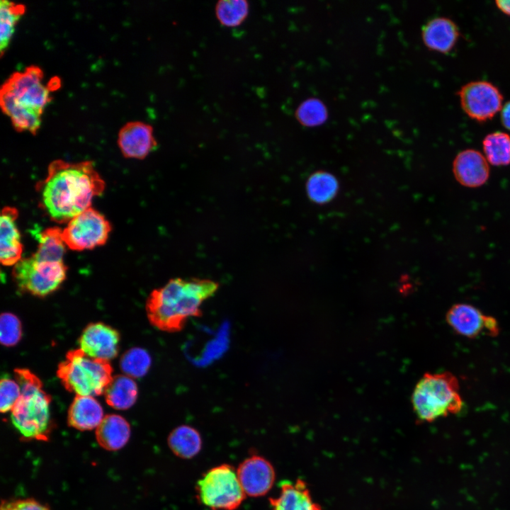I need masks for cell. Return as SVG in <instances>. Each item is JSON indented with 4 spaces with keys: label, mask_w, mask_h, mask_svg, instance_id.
I'll use <instances>...</instances> for the list:
<instances>
[{
    "label": "cell",
    "mask_w": 510,
    "mask_h": 510,
    "mask_svg": "<svg viewBox=\"0 0 510 510\" xmlns=\"http://www.w3.org/2000/svg\"><path fill=\"white\" fill-rule=\"evenodd\" d=\"M100 403L91 396L76 395L67 415L69 426L79 431H90L99 426L103 419Z\"/></svg>",
    "instance_id": "obj_19"
},
{
    "label": "cell",
    "mask_w": 510,
    "mask_h": 510,
    "mask_svg": "<svg viewBox=\"0 0 510 510\" xmlns=\"http://www.w3.org/2000/svg\"><path fill=\"white\" fill-rule=\"evenodd\" d=\"M1 510H50V509L34 499L26 498L3 500Z\"/></svg>",
    "instance_id": "obj_32"
},
{
    "label": "cell",
    "mask_w": 510,
    "mask_h": 510,
    "mask_svg": "<svg viewBox=\"0 0 510 510\" xmlns=\"http://www.w3.org/2000/svg\"><path fill=\"white\" fill-rule=\"evenodd\" d=\"M18 216L16 208L6 206L1 210L0 260L6 266H14L22 259L23 248L16 224Z\"/></svg>",
    "instance_id": "obj_17"
},
{
    "label": "cell",
    "mask_w": 510,
    "mask_h": 510,
    "mask_svg": "<svg viewBox=\"0 0 510 510\" xmlns=\"http://www.w3.org/2000/svg\"><path fill=\"white\" fill-rule=\"evenodd\" d=\"M167 443L178 458L191 459L200 451L203 440L199 431L190 425H179L169 434Z\"/></svg>",
    "instance_id": "obj_21"
},
{
    "label": "cell",
    "mask_w": 510,
    "mask_h": 510,
    "mask_svg": "<svg viewBox=\"0 0 510 510\" xmlns=\"http://www.w3.org/2000/svg\"><path fill=\"white\" fill-rule=\"evenodd\" d=\"M197 498L211 510H235L246 494L237 470L229 464H221L208 470L196 487Z\"/></svg>",
    "instance_id": "obj_7"
},
{
    "label": "cell",
    "mask_w": 510,
    "mask_h": 510,
    "mask_svg": "<svg viewBox=\"0 0 510 510\" xmlns=\"http://www.w3.org/2000/svg\"><path fill=\"white\" fill-rule=\"evenodd\" d=\"M412 404L418 419L432 422L463 407L457 378L449 372L425 373L416 384Z\"/></svg>",
    "instance_id": "obj_5"
},
{
    "label": "cell",
    "mask_w": 510,
    "mask_h": 510,
    "mask_svg": "<svg viewBox=\"0 0 510 510\" xmlns=\"http://www.w3.org/2000/svg\"><path fill=\"white\" fill-rule=\"evenodd\" d=\"M446 318L454 332L467 338H475L482 333L491 336L499 334L497 319L484 314L471 305L458 303L453 305L447 312Z\"/></svg>",
    "instance_id": "obj_11"
},
{
    "label": "cell",
    "mask_w": 510,
    "mask_h": 510,
    "mask_svg": "<svg viewBox=\"0 0 510 510\" xmlns=\"http://www.w3.org/2000/svg\"><path fill=\"white\" fill-rule=\"evenodd\" d=\"M272 510H322L314 502L305 481H283L277 496L269 499Z\"/></svg>",
    "instance_id": "obj_18"
},
{
    "label": "cell",
    "mask_w": 510,
    "mask_h": 510,
    "mask_svg": "<svg viewBox=\"0 0 510 510\" xmlns=\"http://www.w3.org/2000/svg\"><path fill=\"white\" fill-rule=\"evenodd\" d=\"M338 189L335 177L324 171L312 175L307 182V192L314 202L324 203L331 200Z\"/></svg>",
    "instance_id": "obj_27"
},
{
    "label": "cell",
    "mask_w": 510,
    "mask_h": 510,
    "mask_svg": "<svg viewBox=\"0 0 510 510\" xmlns=\"http://www.w3.org/2000/svg\"><path fill=\"white\" fill-rule=\"evenodd\" d=\"M22 327L19 319L10 312H3L0 318V341L5 346H13L21 340Z\"/></svg>",
    "instance_id": "obj_30"
},
{
    "label": "cell",
    "mask_w": 510,
    "mask_h": 510,
    "mask_svg": "<svg viewBox=\"0 0 510 510\" xmlns=\"http://www.w3.org/2000/svg\"><path fill=\"white\" fill-rule=\"evenodd\" d=\"M105 187L91 161L55 159L35 190L40 209L50 220L62 224L89 208L94 198L101 196Z\"/></svg>",
    "instance_id": "obj_1"
},
{
    "label": "cell",
    "mask_w": 510,
    "mask_h": 510,
    "mask_svg": "<svg viewBox=\"0 0 510 510\" xmlns=\"http://www.w3.org/2000/svg\"><path fill=\"white\" fill-rule=\"evenodd\" d=\"M26 11L25 5L7 0H1L0 52L2 57L8 47L17 23Z\"/></svg>",
    "instance_id": "obj_25"
},
{
    "label": "cell",
    "mask_w": 510,
    "mask_h": 510,
    "mask_svg": "<svg viewBox=\"0 0 510 510\" xmlns=\"http://www.w3.org/2000/svg\"><path fill=\"white\" fill-rule=\"evenodd\" d=\"M112 372L109 361L93 358L78 348L67 353L57 375L69 392L94 397L104 393L113 378Z\"/></svg>",
    "instance_id": "obj_6"
},
{
    "label": "cell",
    "mask_w": 510,
    "mask_h": 510,
    "mask_svg": "<svg viewBox=\"0 0 510 510\" xmlns=\"http://www.w3.org/2000/svg\"><path fill=\"white\" fill-rule=\"evenodd\" d=\"M110 232L109 221L98 210L90 207L67 223L62 230V237L70 249L83 251L103 245Z\"/></svg>",
    "instance_id": "obj_9"
},
{
    "label": "cell",
    "mask_w": 510,
    "mask_h": 510,
    "mask_svg": "<svg viewBox=\"0 0 510 510\" xmlns=\"http://www.w3.org/2000/svg\"><path fill=\"white\" fill-rule=\"evenodd\" d=\"M456 181L468 188L484 185L489 176V164L484 154L475 149H465L457 154L453 162Z\"/></svg>",
    "instance_id": "obj_15"
},
{
    "label": "cell",
    "mask_w": 510,
    "mask_h": 510,
    "mask_svg": "<svg viewBox=\"0 0 510 510\" xmlns=\"http://www.w3.org/2000/svg\"><path fill=\"white\" fill-rule=\"evenodd\" d=\"M127 420L118 414H108L96 429V438L103 448L114 451L123 448L130 437Z\"/></svg>",
    "instance_id": "obj_20"
},
{
    "label": "cell",
    "mask_w": 510,
    "mask_h": 510,
    "mask_svg": "<svg viewBox=\"0 0 510 510\" xmlns=\"http://www.w3.org/2000/svg\"><path fill=\"white\" fill-rule=\"evenodd\" d=\"M152 364V358L144 349L135 347L127 351L121 357V370L131 378H140L148 372Z\"/></svg>",
    "instance_id": "obj_28"
},
{
    "label": "cell",
    "mask_w": 510,
    "mask_h": 510,
    "mask_svg": "<svg viewBox=\"0 0 510 510\" xmlns=\"http://www.w3.org/2000/svg\"><path fill=\"white\" fill-rule=\"evenodd\" d=\"M103 394L109 406L124 410L130 408L135 403L138 389L132 378L126 375H118L113 377Z\"/></svg>",
    "instance_id": "obj_22"
},
{
    "label": "cell",
    "mask_w": 510,
    "mask_h": 510,
    "mask_svg": "<svg viewBox=\"0 0 510 510\" xmlns=\"http://www.w3.org/2000/svg\"><path fill=\"white\" fill-rule=\"evenodd\" d=\"M43 78L41 68L31 65L23 71L13 72L1 86V110L18 132L36 135L40 128L42 115L51 101L52 91L43 83Z\"/></svg>",
    "instance_id": "obj_3"
},
{
    "label": "cell",
    "mask_w": 510,
    "mask_h": 510,
    "mask_svg": "<svg viewBox=\"0 0 510 510\" xmlns=\"http://www.w3.org/2000/svg\"><path fill=\"white\" fill-rule=\"evenodd\" d=\"M67 269L64 262L39 261L31 255L13 266L12 276L21 291L45 297L61 286L66 278Z\"/></svg>",
    "instance_id": "obj_8"
},
{
    "label": "cell",
    "mask_w": 510,
    "mask_h": 510,
    "mask_svg": "<svg viewBox=\"0 0 510 510\" xmlns=\"http://www.w3.org/2000/svg\"><path fill=\"white\" fill-rule=\"evenodd\" d=\"M118 144L126 158L143 159L157 147L152 125L142 121H131L119 130Z\"/></svg>",
    "instance_id": "obj_14"
},
{
    "label": "cell",
    "mask_w": 510,
    "mask_h": 510,
    "mask_svg": "<svg viewBox=\"0 0 510 510\" xmlns=\"http://www.w3.org/2000/svg\"><path fill=\"white\" fill-rule=\"evenodd\" d=\"M500 120L502 125L510 131V100L503 105L500 110Z\"/></svg>",
    "instance_id": "obj_33"
},
{
    "label": "cell",
    "mask_w": 510,
    "mask_h": 510,
    "mask_svg": "<svg viewBox=\"0 0 510 510\" xmlns=\"http://www.w3.org/2000/svg\"><path fill=\"white\" fill-rule=\"evenodd\" d=\"M494 3L499 10L504 14L510 16V0H497Z\"/></svg>",
    "instance_id": "obj_34"
},
{
    "label": "cell",
    "mask_w": 510,
    "mask_h": 510,
    "mask_svg": "<svg viewBox=\"0 0 510 510\" xmlns=\"http://www.w3.org/2000/svg\"><path fill=\"white\" fill-rule=\"evenodd\" d=\"M120 334L117 330L102 322L88 324L79 338L80 349L87 356L109 361L117 356Z\"/></svg>",
    "instance_id": "obj_13"
},
{
    "label": "cell",
    "mask_w": 510,
    "mask_h": 510,
    "mask_svg": "<svg viewBox=\"0 0 510 510\" xmlns=\"http://www.w3.org/2000/svg\"><path fill=\"white\" fill-rule=\"evenodd\" d=\"M460 35L458 25L451 18L438 16L429 20L421 28V39L430 50L448 54Z\"/></svg>",
    "instance_id": "obj_16"
},
{
    "label": "cell",
    "mask_w": 510,
    "mask_h": 510,
    "mask_svg": "<svg viewBox=\"0 0 510 510\" xmlns=\"http://www.w3.org/2000/svg\"><path fill=\"white\" fill-rule=\"evenodd\" d=\"M457 94L464 113L478 123L492 120L503 106L501 91L488 81H469L460 87Z\"/></svg>",
    "instance_id": "obj_10"
},
{
    "label": "cell",
    "mask_w": 510,
    "mask_h": 510,
    "mask_svg": "<svg viewBox=\"0 0 510 510\" xmlns=\"http://www.w3.org/2000/svg\"><path fill=\"white\" fill-rule=\"evenodd\" d=\"M20 397L21 388L16 380L8 377L2 378L0 383L1 412L11 411Z\"/></svg>",
    "instance_id": "obj_31"
},
{
    "label": "cell",
    "mask_w": 510,
    "mask_h": 510,
    "mask_svg": "<svg viewBox=\"0 0 510 510\" xmlns=\"http://www.w3.org/2000/svg\"><path fill=\"white\" fill-rule=\"evenodd\" d=\"M249 4L246 0H220L215 6V16L225 27L239 26L247 18Z\"/></svg>",
    "instance_id": "obj_26"
},
{
    "label": "cell",
    "mask_w": 510,
    "mask_h": 510,
    "mask_svg": "<svg viewBox=\"0 0 510 510\" xmlns=\"http://www.w3.org/2000/svg\"><path fill=\"white\" fill-rule=\"evenodd\" d=\"M482 149L489 164L497 166L510 164V135L507 132L487 134L482 140Z\"/></svg>",
    "instance_id": "obj_24"
},
{
    "label": "cell",
    "mask_w": 510,
    "mask_h": 510,
    "mask_svg": "<svg viewBox=\"0 0 510 510\" xmlns=\"http://www.w3.org/2000/svg\"><path fill=\"white\" fill-rule=\"evenodd\" d=\"M236 470L245 494L251 497L266 495L275 482L276 472L273 465L259 455L249 456Z\"/></svg>",
    "instance_id": "obj_12"
},
{
    "label": "cell",
    "mask_w": 510,
    "mask_h": 510,
    "mask_svg": "<svg viewBox=\"0 0 510 510\" xmlns=\"http://www.w3.org/2000/svg\"><path fill=\"white\" fill-rule=\"evenodd\" d=\"M219 283L210 279L192 278L170 279L149 295L146 311L149 322L166 332L181 331L188 319L200 317L204 301L212 297Z\"/></svg>",
    "instance_id": "obj_2"
},
{
    "label": "cell",
    "mask_w": 510,
    "mask_h": 510,
    "mask_svg": "<svg viewBox=\"0 0 510 510\" xmlns=\"http://www.w3.org/2000/svg\"><path fill=\"white\" fill-rule=\"evenodd\" d=\"M14 376L21 388V397L11 411L13 426L25 439L48 441L52 426L50 395L30 370L16 368Z\"/></svg>",
    "instance_id": "obj_4"
},
{
    "label": "cell",
    "mask_w": 510,
    "mask_h": 510,
    "mask_svg": "<svg viewBox=\"0 0 510 510\" xmlns=\"http://www.w3.org/2000/svg\"><path fill=\"white\" fill-rule=\"evenodd\" d=\"M295 116L302 125L314 127L323 124L327 120L328 110L321 100L309 98L298 106Z\"/></svg>",
    "instance_id": "obj_29"
},
{
    "label": "cell",
    "mask_w": 510,
    "mask_h": 510,
    "mask_svg": "<svg viewBox=\"0 0 510 510\" xmlns=\"http://www.w3.org/2000/svg\"><path fill=\"white\" fill-rule=\"evenodd\" d=\"M38 246L33 256L39 261L63 262L66 244L62 230L57 227L45 229L38 236Z\"/></svg>",
    "instance_id": "obj_23"
}]
</instances>
